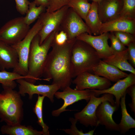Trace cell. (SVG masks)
Returning <instances> with one entry per match:
<instances>
[{
  "instance_id": "obj_1",
  "label": "cell",
  "mask_w": 135,
  "mask_h": 135,
  "mask_svg": "<svg viewBox=\"0 0 135 135\" xmlns=\"http://www.w3.org/2000/svg\"><path fill=\"white\" fill-rule=\"evenodd\" d=\"M76 39L68 40L62 45L53 41L44 69L42 76L44 78L48 81L52 80V84L57 85L62 90L70 86L72 82L71 52Z\"/></svg>"
},
{
  "instance_id": "obj_2",
  "label": "cell",
  "mask_w": 135,
  "mask_h": 135,
  "mask_svg": "<svg viewBox=\"0 0 135 135\" xmlns=\"http://www.w3.org/2000/svg\"><path fill=\"white\" fill-rule=\"evenodd\" d=\"M58 29L52 32L43 43L40 44V37L38 34L34 38L31 42L28 60V78L26 80L34 84L38 80L46 81L45 78L41 79L48 54L51 47L55 35L60 30Z\"/></svg>"
},
{
  "instance_id": "obj_3",
  "label": "cell",
  "mask_w": 135,
  "mask_h": 135,
  "mask_svg": "<svg viewBox=\"0 0 135 135\" xmlns=\"http://www.w3.org/2000/svg\"><path fill=\"white\" fill-rule=\"evenodd\" d=\"M101 60L92 47L86 42L76 38L71 52L72 78L84 72H92L93 68Z\"/></svg>"
},
{
  "instance_id": "obj_4",
  "label": "cell",
  "mask_w": 135,
  "mask_h": 135,
  "mask_svg": "<svg viewBox=\"0 0 135 135\" xmlns=\"http://www.w3.org/2000/svg\"><path fill=\"white\" fill-rule=\"evenodd\" d=\"M0 93V119L6 124H20L23 120V102L18 92L2 87Z\"/></svg>"
},
{
  "instance_id": "obj_5",
  "label": "cell",
  "mask_w": 135,
  "mask_h": 135,
  "mask_svg": "<svg viewBox=\"0 0 135 135\" xmlns=\"http://www.w3.org/2000/svg\"><path fill=\"white\" fill-rule=\"evenodd\" d=\"M42 24L39 17L36 23L30 29L21 41L12 46L16 50L18 57V63L13 72L20 75L27 76L28 72V60L32 42L41 29Z\"/></svg>"
},
{
  "instance_id": "obj_6",
  "label": "cell",
  "mask_w": 135,
  "mask_h": 135,
  "mask_svg": "<svg viewBox=\"0 0 135 135\" xmlns=\"http://www.w3.org/2000/svg\"><path fill=\"white\" fill-rule=\"evenodd\" d=\"M103 94L102 96L98 97L94 95L93 92L87 105L81 111L74 114V118L86 127L98 126L99 124L96 112L99 105L105 100L109 101L113 105H116L112 94L108 93Z\"/></svg>"
},
{
  "instance_id": "obj_7",
  "label": "cell",
  "mask_w": 135,
  "mask_h": 135,
  "mask_svg": "<svg viewBox=\"0 0 135 135\" xmlns=\"http://www.w3.org/2000/svg\"><path fill=\"white\" fill-rule=\"evenodd\" d=\"M30 29L24 17H16L8 21L0 29V40L10 45L21 41Z\"/></svg>"
},
{
  "instance_id": "obj_8",
  "label": "cell",
  "mask_w": 135,
  "mask_h": 135,
  "mask_svg": "<svg viewBox=\"0 0 135 135\" xmlns=\"http://www.w3.org/2000/svg\"><path fill=\"white\" fill-rule=\"evenodd\" d=\"M69 8L66 5L54 12L46 11L40 16L42 24V28L38 33L40 45L52 32L60 29L61 23Z\"/></svg>"
},
{
  "instance_id": "obj_9",
  "label": "cell",
  "mask_w": 135,
  "mask_h": 135,
  "mask_svg": "<svg viewBox=\"0 0 135 135\" xmlns=\"http://www.w3.org/2000/svg\"><path fill=\"white\" fill-rule=\"evenodd\" d=\"M60 29L66 34L68 40L74 39L84 32L91 35L85 22L70 8H68L63 20Z\"/></svg>"
},
{
  "instance_id": "obj_10",
  "label": "cell",
  "mask_w": 135,
  "mask_h": 135,
  "mask_svg": "<svg viewBox=\"0 0 135 135\" xmlns=\"http://www.w3.org/2000/svg\"><path fill=\"white\" fill-rule=\"evenodd\" d=\"M62 90L57 91L54 94L56 98L62 99L64 102L60 108L52 112V115L54 116H58L63 112L68 110L66 109L68 106L79 100H84L88 102L93 93L92 90H76L71 88L70 86Z\"/></svg>"
},
{
  "instance_id": "obj_11",
  "label": "cell",
  "mask_w": 135,
  "mask_h": 135,
  "mask_svg": "<svg viewBox=\"0 0 135 135\" xmlns=\"http://www.w3.org/2000/svg\"><path fill=\"white\" fill-rule=\"evenodd\" d=\"M16 81L19 84L18 92L19 94L22 96H25L26 94H28L30 99L32 98L34 94H37L48 98L53 103L54 102V94L60 88L59 86L55 84L36 85L27 81L24 78L18 79Z\"/></svg>"
},
{
  "instance_id": "obj_12",
  "label": "cell",
  "mask_w": 135,
  "mask_h": 135,
  "mask_svg": "<svg viewBox=\"0 0 135 135\" xmlns=\"http://www.w3.org/2000/svg\"><path fill=\"white\" fill-rule=\"evenodd\" d=\"M72 82L75 85L74 89L78 90H103L109 88L112 85L110 81L106 78L88 72L78 75Z\"/></svg>"
},
{
  "instance_id": "obj_13",
  "label": "cell",
  "mask_w": 135,
  "mask_h": 135,
  "mask_svg": "<svg viewBox=\"0 0 135 135\" xmlns=\"http://www.w3.org/2000/svg\"><path fill=\"white\" fill-rule=\"evenodd\" d=\"M109 32L103 33L97 36L90 35L87 32L78 36L76 39L84 41L92 47L101 59H106L112 55L114 52L108 44Z\"/></svg>"
},
{
  "instance_id": "obj_14",
  "label": "cell",
  "mask_w": 135,
  "mask_h": 135,
  "mask_svg": "<svg viewBox=\"0 0 135 135\" xmlns=\"http://www.w3.org/2000/svg\"><path fill=\"white\" fill-rule=\"evenodd\" d=\"M135 84V74L132 73L128 74L127 76L117 82L112 86L103 90H92L94 95L96 97L105 93L112 94L115 98L116 105L118 108L122 97L126 92L127 88Z\"/></svg>"
},
{
  "instance_id": "obj_15",
  "label": "cell",
  "mask_w": 135,
  "mask_h": 135,
  "mask_svg": "<svg viewBox=\"0 0 135 135\" xmlns=\"http://www.w3.org/2000/svg\"><path fill=\"white\" fill-rule=\"evenodd\" d=\"M118 109L116 105L112 104L109 101L102 102L98 106L96 112L99 124L104 126L108 130L119 131L118 124L112 118L114 113Z\"/></svg>"
},
{
  "instance_id": "obj_16",
  "label": "cell",
  "mask_w": 135,
  "mask_h": 135,
  "mask_svg": "<svg viewBox=\"0 0 135 135\" xmlns=\"http://www.w3.org/2000/svg\"><path fill=\"white\" fill-rule=\"evenodd\" d=\"M98 3V14L102 23L120 16L123 5L122 0H102Z\"/></svg>"
},
{
  "instance_id": "obj_17",
  "label": "cell",
  "mask_w": 135,
  "mask_h": 135,
  "mask_svg": "<svg viewBox=\"0 0 135 135\" xmlns=\"http://www.w3.org/2000/svg\"><path fill=\"white\" fill-rule=\"evenodd\" d=\"M115 32H126L135 35V19L120 16L102 24L100 30V34Z\"/></svg>"
},
{
  "instance_id": "obj_18",
  "label": "cell",
  "mask_w": 135,
  "mask_h": 135,
  "mask_svg": "<svg viewBox=\"0 0 135 135\" xmlns=\"http://www.w3.org/2000/svg\"><path fill=\"white\" fill-rule=\"evenodd\" d=\"M94 74L104 77L110 81L116 82L124 78L128 75L119 69L100 60L93 69Z\"/></svg>"
},
{
  "instance_id": "obj_19",
  "label": "cell",
  "mask_w": 135,
  "mask_h": 135,
  "mask_svg": "<svg viewBox=\"0 0 135 135\" xmlns=\"http://www.w3.org/2000/svg\"><path fill=\"white\" fill-rule=\"evenodd\" d=\"M18 57L15 49L11 45L0 40V68L1 70L15 68L18 63Z\"/></svg>"
},
{
  "instance_id": "obj_20",
  "label": "cell",
  "mask_w": 135,
  "mask_h": 135,
  "mask_svg": "<svg viewBox=\"0 0 135 135\" xmlns=\"http://www.w3.org/2000/svg\"><path fill=\"white\" fill-rule=\"evenodd\" d=\"M127 48L118 52H114L112 56L102 60L113 66L122 71L135 74V69L128 62Z\"/></svg>"
},
{
  "instance_id": "obj_21",
  "label": "cell",
  "mask_w": 135,
  "mask_h": 135,
  "mask_svg": "<svg viewBox=\"0 0 135 135\" xmlns=\"http://www.w3.org/2000/svg\"><path fill=\"white\" fill-rule=\"evenodd\" d=\"M85 21L91 35L97 36L100 34V30L102 23L99 17L97 2H92L91 4Z\"/></svg>"
},
{
  "instance_id": "obj_22",
  "label": "cell",
  "mask_w": 135,
  "mask_h": 135,
  "mask_svg": "<svg viewBox=\"0 0 135 135\" xmlns=\"http://www.w3.org/2000/svg\"><path fill=\"white\" fill-rule=\"evenodd\" d=\"M0 131L2 134L10 135H43L42 131H38L30 126L22 125L20 124H6L1 127Z\"/></svg>"
},
{
  "instance_id": "obj_23",
  "label": "cell",
  "mask_w": 135,
  "mask_h": 135,
  "mask_svg": "<svg viewBox=\"0 0 135 135\" xmlns=\"http://www.w3.org/2000/svg\"><path fill=\"white\" fill-rule=\"evenodd\" d=\"M126 93H125L121 98L120 105L122 118L118 124L119 132L121 134H124L130 129L135 128V120L130 116L127 111L126 104Z\"/></svg>"
},
{
  "instance_id": "obj_24",
  "label": "cell",
  "mask_w": 135,
  "mask_h": 135,
  "mask_svg": "<svg viewBox=\"0 0 135 135\" xmlns=\"http://www.w3.org/2000/svg\"><path fill=\"white\" fill-rule=\"evenodd\" d=\"M28 78L27 76H22L13 72H8L5 70L0 71V83L2 87H8L14 89L16 86L15 80L24 78L26 80Z\"/></svg>"
},
{
  "instance_id": "obj_25",
  "label": "cell",
  "mask_w": 135,
  "mask_h": 135,
  "mask_svg": "<svg viewBox=\"0 0 135 135\" xmlns=\"http://www.w3.org/2000/svg\"><path fill=\"white\" fill-rule=\"evenodd\" d=\"M68 5L85 21L90 10L91 4L88 0H70Z\"/></svg>"
},
{
  "instance_id": "obj_26",
  "label": "cell",
  "mask_w": 135,
  "mask_h": 135,
  "mask_svg": "<svg viewBox=\"0 0 135 135\" xmlns=\"http://www.w3.org/2000/svg\"><path fill=\"white\" fill-rule=\"evenodd\" d=\"M46 10V8L43 6H37L34 1L30 2L26 15L24 17L25 22L30 26L38 19Z\"/></svg>"
},
{
  "instance_id": "obj_27",
  "label": "cell",
  "mask_w": 135,
  "mask_h": 135,
  "mask_svg": "<svg viewBox=\"0 0 135 135\" xmlns=\"http://www.w3.org/2000/svg\"><path fill=\"white\" fill-rule=\"evenodd\" d=\"M45 97L44 96L38 95L37 100L33 108V111L38 118V123L42 128L43 135H49L48 126L44 122L43 117V104Z\"/></svg>"
},
{
  "instance_id": "obj_28",
  "label": "cell",
  "mask_w": 135,
  "mask_h": 135,
  "mask_svg": "<svg viewBox=\"0 0 135 135\" xmlns=\"http://www.w3.org/2000/svg\"><path fill=\"white\" fill-rule=\"evenodd\" d=\"M123 5L120 16L135 19V0H122Z\"/></svg>"
},
{
  "instance_id": "obj_29",
  "label": "cell",
  "mask_w": 135,
  "mask_h": 135,
  "mask_svg": "<svg viewBox=\"0 0 135 135\" xmlns=\"http://www.w3.org/2000/svg\"><path fill=\"white\" fill-rule=\"evenodd\" d=\"M69 120L72 124L69 129H62L68 134L72 135H92L93 134L94 130H92L88 132H84L82 130H80L76 126V124L78 121L75 118H70Z\"/></svg>"
},
{
  "instance_id": "obj_30",
  "label": "cell",
  "mask_w": 135,
  "mask_h": 135,
  "mask_svg": "<svg viewBox=\"0 0 135 135\" xmlns=\"http://www.w3.org/2000/svg\"><path fill=\"white\" fill-rule=\"evenodd\" d=\"M113 32L125 46H127L131 43L135 42V35L122 32Z\"/></svg>"
},
{
  "instance_id": "obj_31",
  "label": "cell",
  "mask_w": 135,
  "mask_h": 135,
  "mask_svg": "<svg viewBox=\"0 0 135 135\" xmlns=\"http://www.w3.org/2000/svg\"><path fill=\"white\" fill-rule=\"evenodd\" d=\"M109 39L110 40L111 42L110 47L114 52H121L127 48L122 43L113 32L109 33Z\"/></svg>"
},
{
  "instance_id": "obj_32",
  "label": "cell",
  "mask_w": 135,
  "mask_h": 135,
  "mask_svg": "<svg viewBox=\"0 0 135 135\" xmlns=\"http://www.w3.org/2000/svg\"><path fill=\"white\" fill-rule=\"evenodd\" d=\"M70 0H48V5L46 11L52 12L56 11L63 7L68 5Z\"/></svg>"
},
{
  "instance_id": "obj_33",
  "label": "cell",
  "mask_w": 135,
  "mask_h": 135,
  "mask_svg": "<svg viewBox=\"0 0 135 135\" xmlns=\"http://www.w3.org/2000/svg\"><path fill=\"white\" fill-rule=\"evenodd\" d=\"M15 1L17 11L22 15L26 14L30 2L28 0H15Z\"/></svg>"
},
{
  "instance_id": "obj_34",
  "label": "cell",
  "mask_w": 135,
  "mask_h": 135,
  "mask_svg": "<svg viewBox=\"0 0 135 135\" xmlns=\"http://www.w3.org/2000/svg\"><path fill=\"white\" fill-rule=\"evenodd\" d=\"M127 46L128 60L134 68L135 67V42L131 43Z\"/></svg>"
},
{
  "instance_id": "obj_35",
  "label": "cell",
  "mask_w": 135,
  "mask_h": 135,
  "mask_svg": "<svg viewBox=\"0 0 135 135\" xmlns=\"http://www.w3.org/2000/svg\"><path fill=\"white\" fill-rule=\"evenodd\" d=\"M126 92L130 96L132 102L128 105L132 111L135 114V84L129 86L127 89Z\"/></svg>"
},
{
  "instance_id": "obj_36",
  "label": "cell",
  "mask_w": 135,
  "mask_h": 135,
  "mask_svg": "<svg viewBox=\"0 0 135 135\" xmlns=\"http://www.w3.org/2000/svg\"><path fill=\"white\" fill-rule=\"evenodd\" d=\"M68 40L66 34L63 31L60 30L56 34L54 41L57 44L62 45Z\"/></svg>"
},
{
  "instance_id": "obj_37",
  "label": "cell",
  "mask_w": 135,
  "mask_h": 135,
  "mask_svg": "<svg viewBox=\"0 0 135 135\" xmlns=\"http://www.w3.org/2000/svg\"><path fill=\"white\" fill-rule=\"evenodd\" d=\"M37 6H42L47 8L48 6V0H34Z\"/></svg>"
},
{
  "instance_id": "obj_38",
  "label": "cell",
  "mask_w": 135,
  "mask_h": 135,
  "mask_svg": "<svg viewBox=\"0 0 135 135\" xmlns=\"http://www.w3.org/2000/svg\"><path fill=\"white\" fill-rule=\"evenodd\" d=\"M92 1V2H97V3H98L99 2H100V1H101L102 0H91Z\"/></svg>"
}]
</instances>
